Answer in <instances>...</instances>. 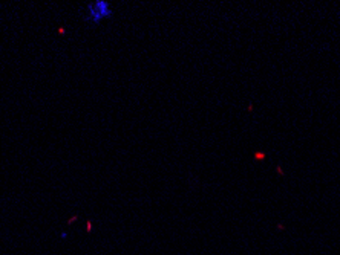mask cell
<instances>
[{
  "label": "cell",
  "instance_id": "cell-1",
  "mask_svg": "<svg viewBox=\"0 0 340 255\" xmlns=\"http://www.w3.org/2000/svg\"><path fill=\"white\" fill-rule=\"evenodd\" d=\"M109 15H111V6L106 2H97L88 6V18L92 20L94 23H98L100 20L108 18Z\"/></svg>",
  "mask_w": 340,
  "mask_h": 255
}]
</instances>
